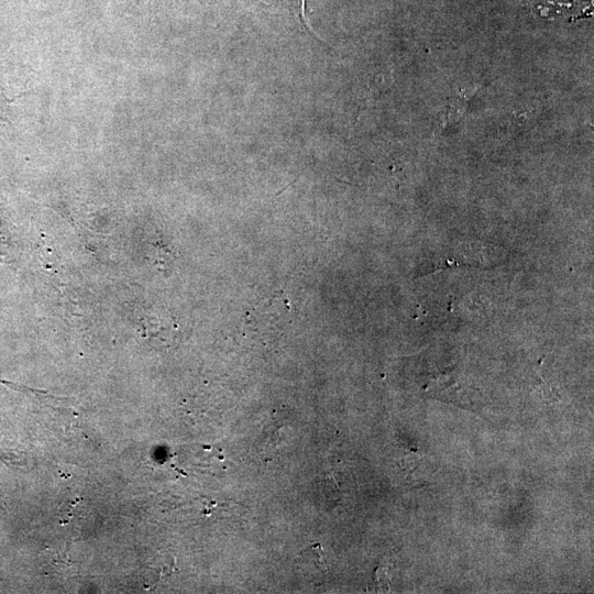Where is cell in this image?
Returning a JSON list of instances; mask_svg holds the SVG:
<instances>
[{"label":"cell","instance_id":"cell-1","mask_svg":"<svg viewBox=\"0 0 594 594\" xmlns=\"http://www.w3.org/2000/svg\"><path fill=\"white\" fill-rule=\"evenodd\" d=\"M299 2H300V3H299V9H300L299 14H300L301 20L305 22V24L308 26V29H309L312 33L316 34V32L314 31L312 26H311L310 23H309V20H308V18H307V15H306V0H299ZM316 35H317V34H316ZM317 36L321 40V37H320L319 35H317Z\"/></svg>","mask_w":594,"mask_h":594}]
</instances>
